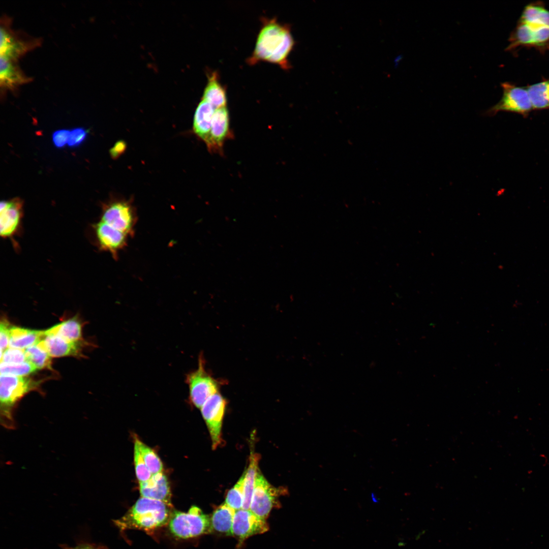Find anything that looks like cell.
Listing matches in <instances>:
<instances>
[{
  "mask_svg": "<svg viewBox=\"0 0 549 549\" xmlns=\"http://www.w3.org/2000/svg\"><path fill=\"white\" fill-rule=\"evenodd\" d=\"M295 41L288 24L279 22L276 18H263L252 55L248 59L250 65L266 62L288 70L290 65L288 56Z\"/></svg>",
  "mask_w": 549,
  "mask_h": 549,
  "instance_id": "1",
  "label": "cell"
},
{
  "mask_svg": "<svg viewBox=\"0 0 549 549\" xmlns=\"http://www.w3.org/2000/svg\"><path fill=\"white\" fill-rule=\"evenodd\" d=\"M172 513L170 505L159 500L141 497L115 522L121 530H150L168 524Z\"/></svg>",
  "mask_w": 549,
  "mask_h": 549,
  "instance_id": "2",
  "label": "cell"
},
{
  "mask_svg": "<svg viewBox=\"0 0 549 549\" xmlns=\"http://www.w3.org/2000/svg\"><path fill=\"white\" fill-rule=\"evenodd\" d=\"M37 383L23 376L1 375V423L8 430L16 428L14 411L17 402L26 393L35 389Z\"/></svg>",
  "mask_w": 549,
  "mask_h": 549,
  "instance_id": "3",
  "label": "cell"
},
{
  "mask_svg": "<svg viewBox=\"0 0 549 549\" xmlns=\"http://www.w3.org/2000/svg\"><path fill=\"white\" fill-rule=\"evenodd\" d=\"M170 533L180 539H188L210 533L211 518L193 505L188 512L174 511L168 523Z\"/></svg>",
  "mask_w": 549,
  "mask_h": 549,
  "instance_id": "4",
  "label": "cell"
},
{
  "mask_svg": "<svg viewBox=\"0 0 549 549\" xmlns=\"http://www.w3.org/2000/svg\"><path fill=\"white\" fill-rule=\"evenodd\" d=\"M185 381L189 387L190 401L198 408H201L209 398L218 392L224 383L207 371L202 354L199 356L197 368L186 375Z\"/></svg>",
  "mask_w": 549,
  "mask_h": 549,
  "instance_id": "5",
  "label": "cell"
},
{
  "mask_svg": "<svg viewBox=\"0 0 549 549\" xmlns=\"http://www.w3.org/2000/svg\"><path fill=\"white\" fill-rule=\"evenodd\" d=\"M509 41L507 50L524 46L534 47L543 52L549 50V27L519 20L511 34Z\"/></svg>",
  "mask_w": 549,
  "mask_h": 549,
  "instance_id": "6",
  "label": "cell"
},
{
  "mask_svg": "<svg viewBox=\"0 0 549 549\" xmlns=\"http://www.w3.org/2000/svg\"><path fill=\"white\" fill-rule=\"evenodd\" d=\"M503 95L500 101L485 114L493 116L500 111H508L526 115L533 110L527 87L509 82L501 83Z\"/></svg>",
  "mask_w": 549,
  "mask_h": 549,
  "instance_id": "7",
  "label": "cell"
},
{
  "mask_svg": "<svg viewBox=\"0 0 549 549\" xmlns=\"http://www.w3.org/2000/svg\"><path fill=\"white\" fill-rule=\"evenodd\" d=\"M284 492L281 489L271 485L258 472L252 497L250 510L258 516L265 519L277 504L278 498Z\"/></svg>",
  "mask_w": 549,
  "mask_h": 549,
  "instance_id": "8",
  "label": "cell"
},
{
  "mask_svg": "<svg viewBox=\"0 0 549 549\" xmlns=\"http://www.w3.org/2000/svg\"><path fill=\"white\" fill-rule=\"evenodd\" d=\"M100 221L130 236L134 234L136 217L130 203L116 201L106 205Z\"/></svg>",
  "mask_w": 549,
  "mask_h": 549,
  "instance_id": "9",
  "label": "cell"
},
{
  "mask_svg": "<svg viewBox=\"0 0 549 549\" xmlns=\"http://www.w3.org/2000/svg\"><path fill=\"white\" fill-rule=\"evenodd\" d=\"M227 401L219 392L214 394L201 407V412L207 424L212 441V447L216 449L221 443V429Z\"/></svg>",
  "mask_w": 549,
  "mask_h": 549,
  "instance_id": "10",
  "label": "cell"
},
{
  "mask_svg": "<svg viewBox=\"0 0 549 549\" xmlns=\"http://www.w3.org/2000/svg\"><path fill=\"white\" fill-rule=\"evenodd\" d=\"M268 530L265 519L262 518L250 509H240L235 511L232 535L241 540L257 534L264 533Z\"/></svg>",
  "mask_w": 549,
  "mask_h": 549,
  "instance_id": "11",
  "label": "cell"
},
{
  "mask_svg": "<svg viewBox=\"0 0 549 549\" xmlns=\"http://www.w3.org/2000/svg\"><path fill=\"white\" fill-rule=\"evenodd\" d=\"M94 228L100 249L116 258L118 253L126 247L130 236L101 221L95 224Z\"/></svg>",
  "mask_w": 549,
  "mask_h": 549,
  "instance_id": "12",
  "label": "cell"
},
{
  "mask_svg": "<svg viewBox=\"0 0 549 549\" xmlns=\"http://www.w3.org/2000/svg\"><path fill=\"white\" fill-rule=\"evenodd\" d=\"M231 135L227 107L217 108L213 115L209 137L205 142L208 150L222 152L224 143Z\"/></svg>",
  "mask_w": 549,
  "mask_h": 549,
  "instance_id": "13",
  "label": "cell"
},
{
  "mask_svg": "<svg viewBox=\"0 0 549 549\" xmlns=\"http://www.w3.org/2000/svg\"><path fill=\"white\" fill-rule=\"evenodd\" d=\"M22 216V203L20 199L2 201L0 205V235L4 238L12 237L20 226Z\"/></svg>",
  "mask_w": 549,
  "mask_h": 549,
  "instance_id": "14",
  "label": "cell"
},
{
  "mask_svg": "<svg viewBox=\"0 0 549 549\" xmlns=\"http://www.w3.org/2000/svg\"><path fill=\"white\" fill-rule=\"evenodd\" d=\"M1 57L16 61L20 57L33 48L37 43L20 40L14 36L8 28L3 25L0 31Z\"/></svg>",
  "mask_w": 549,
  "mask_h": 549,
  "instance_id": "15",
  "label": "cell"
},
{
  "mask_svg": "<svg viewBox=\"0 0 549 549\" xmlns=\"http://www.w3.org/2000/svg\"><path fill=\"white\" fill-rule=\"evenodd\" d=\"M142 497L159 500L171 505V491L167 477L162 472L152 475L148 480L139 483Z\"/></svg>",
  "mask_w": 549,
  "mask_h": 549,
  "instance_id": "16",
  "label": "cell"
},
{
  "mask_svg": "<svg viewBox=\"0 0 549 549\" xmlns=\"http://www.w3.org/2000/svg\"><path fill=\"white\" fill-rule=\"evenodd\" d=\"M41 342L50 357L78 355L81 350V341L69 342L54 334L45 333Z\"/></svg>",
  "mask_w": 549,
  "mask_h": 549,
  "instance_id": "17",
  "label": "cell"
},
{
  "mask_svg": "<svg viewBox=\"0 0 549 549\" xmlns=\"http://www.w3.org/2000/svg\"><path fill=\"white\" fill-rule=\"evenodd\" d=\"M14 62L1 57L0 85L2 88L13 90L29 81V78L21 72Z\"/></svg>",
  "mask_w": 549,
  "mask_h": 549,
  "instance_id": "18",
  "label": "cell"
},
{
  "mask_svg": "<svg viewBox=\"0 0 549 549\" xmlns=\"http://www.w3.org/2000/svg\"><path fill=\"white\" fill-rule=\"evenodd\" d=\"M216 108L202 100L198 105L194 116L193 129L195 133L204 142L210 134L211 121Z\"/></svg>",
  "mask_w": 549,
  "mask_h": 549,
  "instance_id": "19",
  "label": "cell"
},
{
  "mask_svg": "<svg viewBox=\"0 0 549 549\" xmlns=\"http://www.w3.org/2000/svg\"><path fill=\"white\" fill-rule=\"evenodd\" d=\"M44 330H37L11 326L9 347L25 349L41 341Z\"/></svg>",
  "mask_w": 549,
  "mask_h": 549,
  "instance_id": "20",
  "label": "cell"
},
{
  "mask_svg": "<svg viewBox=\"0 0 549 549\" xmlns=\"http://www.w3.org/2000/svg\"><path fill=\"white\" fill-rule=\"evenodd\" d=\"M202 100L210 103L215 108L226 107L227 95L226 89L221 83L216 72L208 76L207 84L204 89Z\"/></svg>",
  "mask_w": 549,
  "mask_h": 549,
  "instance_id": "21",
  "label": "cell"
},
{
  "mask_svg": "<svg viewBox=\"0 0 549 549\" xmlns=\"http://www.w3.org/2000/svg\"><path fill=\"white\" fill-rule=\"evenodd\" d=\"M235 511L225 503L220 505L210 517L212 530L227 535H232Z\"/></svg>",
  "mask_w": 549,
  "mask_h": 549,
  "instance_id": "22",
  "label": "cell"
},
{
  "mask_svg": "<svg viewBox=\"0 0 549 549\" xmlns=\"http://www.w3.org/2000/svg\"><path fill=\"white\" fill-rule=\"evenodd\" d=\"M259 455L252 453L250 456L249 466L244 472L243 503L242 509H250L255 480L259 471L258 462Z\"/></svg>",
  "mask_w": 549,
  "mask_h": 549,
  "instance_id": "23",
  "label": "cell"
},
{
  "mask_svg": "<svg viewBox=\"0 0 549 549\" xmlns=\"http://www.w3.org/2000/svg\"><path fill=\"white\" fill-rule=\"evenodd\" d=\"M81 324L77 317L65 320L44 330L45 333L56 334L71 342H79L81 339Z\"/></svg>",
  "mask_w": 549,
  "mask_h": 549,
  "instance_id": "24",
  "label": "cell"
},
{
  "mask_svg": "<svg viewBox=\"0 0 549 549\" xmlns=\"http://www.w3.org/2000/svg\"><path fill=\"white\" fill-rule=\"evenodd\" d=\"M533 110L549 109V78L527 86Z\"/></svg>",
  "mask_w": 549,
  "mask_h": 549,
  "instance_id": "25",
  "label": "cell"
},
{
  "mask_svg": "<svg viewBox=\"0 0 549 549\" xmlns=\"http://www.w3.org/2000/svg\"><path fill=\"white\" fill-rule=\"evenodd\" d=\"M519 20L549 27V11L541 2H533L525 7Z\"/></svg>",
  "mask_w": 549,
  "mask_h": 549,
  "instance_id": "26",
  "label": "cell"
},
{
  "mask_svg": "<svg viewBox=\"0 0 549 549\" xmlns=\"http://www.w3.org/2000/svg\"><path fill=\"white\" fill-rule=\"evenodd\" d=\"M24 350L26 360L34 365L38 370L50 368V356L41 341Z\"/></svg>",
  "mask_w": 549,
  "mask_h": 549,
  "instance_id": "27",
  "label": "cell"
},
{
  "mask_svg": "<svg viewBox=\"0 0 549 549\" xmlns=\"http://www.w3.org/2000/svg\"><path fill=\"white\" fill-rule=\"evenodd\" d=\"M136 445L152 475L162 472L163 464L155 452L137 438L135 439Z\"/></svg>",
  "mask_w": 549,
  "mask_h": 549,
  "instance_id": "28",
  "label": "cell"
},
{
  "mask_svg": "<svg viewBox=\"0 0 549 549\" xmlns=\"http://www.w3.org/2000/svg\"><path fill=\"white\" fill-rule=\"evenodd\" d=\"M244 473L227 493L225 503L235 511L242 508L243 503Z\"/></svg>",
  "mask_w": 549,
  "mask_h": 549,
  "instance_id": "29",
  "label": "cell"
},
{
  "mask_svg": "<svg viewBox=\"0 0 549 549\" xmlns=\"http://www.w3.org/2000/svg\"><path fill=\"white\" fill-rule=\"evenodd\" d=\"M38 370L30 362L25 361L19 363H7L1 362V375L23 376Z\"/></svg>",
  "mask_w": 549,
  "mask_h": 549,
  "instance_id": "30",
  "label": "cell"
},
{
  "mask_svg": "<svg viewBox=\"0 0 549 549\" xmlns=\"http://www.w3.org/2000/svg\"><path fill=\"white\" fill-rule=\"evenodd\" d=\"M134 463L136 475L139 483L149 479L152 474L145 464L138 447L135 445Z\"/></svg>",
  "mask_w": 549,
  "mask_h": 549,
  "instance_id": "31",
  "label": "cell"
},
{
  "mask_svg": "<svg viewBox=\"0 0 549 549\" xmlns=\"http://www.w3.org/2000/svg\"><path fill=\"white\" fill-rule=\"evenodd\" d=\"M26 360L24 349L10 348L1 354V362L19 363Z\"/></svg>",
  "mask_w": 549,
  "mask_h": 549,
  "instance_id": "32",
  "label": "cell"
},
{
  "mask_svg": "<svg viewBox=\"0 0 549 549\" xmlns=\"http://www.w3.org/2000/svg\"><path fill=\"white\" fill-rule=\"evenodd\" d=\"M87 131L83 128H76L70 131L68 145L75 147L80 145L85 139Z\"/></svg>",
  "mask_w": 549,
  "mask_h": 549,
  "instance_id": "33",
  "label": "cell"
},
{
  "mask_svg": "<svg viewBox=\"0 0 549 549\" xmlns=\"http://www.w3.org/2000/svg\"><path fill=\"white\" fill-rule=\"evenodd\" d=\"M11 326L7 321H2L0 325L1 353L8 348L10 340V331Z\"/></svg>",
  "mask_w": 549,
  "mask_h": 549,
  "instance_id": "34",
  "label": "cell"
},
{
  "mask_svg": "<svg viewBox=\"0 0 549 549\" xmlns=\"http://www.w3.org/2000/svg\"><path fill=\"white\" fill-rule=\"evenodd\" d=\"M70 131L63 129L55 131L52 135V140L54 145L59 148L64 147L68 144Z\"/></svg>",
  "mask_w": 549,
  "mask_h": 549,
  "instance_id": "35",
  "label": "cell"
},
{
  "mask_svg": "<svg viewBox=\"0 0 549 549\" xmlns=\"http://www.w3.org/2000/svg\"><path fill=\"white\" fill-rule=\"evenodd\" d=\"M125 144L122 142H117L114 146L110 149V152L111 156L113 158H116L119 155L125 148Z\"/></svg>",
  "mask_w": 549,
  "mask_h": 549,
  "instance_id": "36",
  "label": "cell"
},
{
  "mask_svg": "<svg viewBox=\"0 0 549 549\" xmlns=\"http://www.w3.org/2000/svg\"><path fill=\"white\" fill-rule=\"evenodd\" d=\"M70 549H96L94 547L93 545L90 544H82L78 545L75 547Z\"/></svg>",
  "mask_w": 549,
  "mask_h": 549,
  "instance_id": "37",
  "label": "cell"
},
{
  "mask_svg": "<svg viewBox=\"0 0 549 549\" xmlns=\"http://www.w3.org/2000/svg\"><path fill=\"white\" fill-rule=\"evenodd\" d=\"M372 498L373 501L374 502H378V500L376 499V496H375L374 494H373V493L372 494Z\"/></svg>",
  "mask_w": 549,
  "mask_h": 549,
  "instance_id": "38",
  "label": "cell"
}]
</instances>
